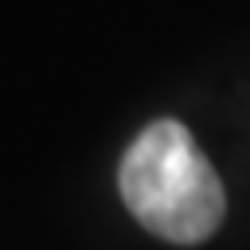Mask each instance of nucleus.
<instances>
[{
    "mask_svg": "<svg viewBox=\"0 0 250 250\" xmlns=\"http://www.w3.org/2000/svg\"><path fill=\"white\" fill-rule=\"evenodd\" d=\"M117 191L129 215L172 246L211 238L227 215V191L188 125L160 117L137 133L117 168Z\"/></svg>",
    "mask_w": 250,
    "mask_h": 250,
    "instance_id": "nucleus-1",
    "label": "nucleus"
}]
</instances>
